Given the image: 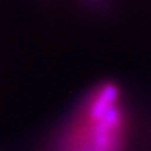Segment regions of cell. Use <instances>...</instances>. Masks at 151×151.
<instances>
[{
	"instance_id": "obj_1",
	"label": "cell",
	"mask_w": 151,
	"mask_h": 151,
	"mask_svg": "<svg viewBox=\"0 0 151 151\" xmlns=\"http://www.w3.org/2000/svg\"><path fill=\"white\" fill-rule=\"evenodd\" d=\"M131 126L125 94L113 83H100L71 109L54 134L50 151H127Z\"/></svg>"
}]
</instances>
